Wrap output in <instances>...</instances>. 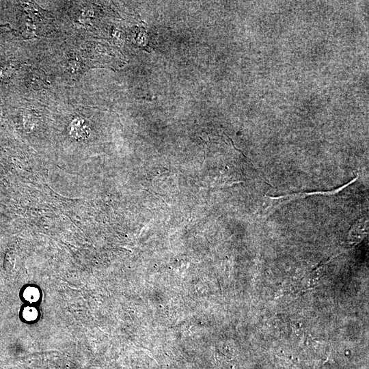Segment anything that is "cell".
<instances>
[{"mask_svg":"<svg viewBox=\"0 0 369 369\" xmlns=\"http://www.w3.org/2000/svg\"><path fill=\"white\" fill-rule=\"evenodd\" d=\"M24 296L28 301H35L38 299L39 293L36 288H31L25 291Z\"/></svg>","mask_w":369,"mask_h":369,"instance_id":"1","label":"cell"},{"mask_svg":"<svg viewBox=\"0 0 369 369\" xmlns=\"http://www.w3.org/2000/svg\"><path fill=\"white\" fill-rule=\"evenodd\" d=\"M277 366L278 369H299L295 365L291 364L285 360L278 361Z\"/></svg>","mask_w":369,"mask_h":369,"instance_id":"3","label":"cell"},{"mask_svg":"<svg viewBox=\"0 0 369 369\" xmlns=\"http://www.w3.org/2000/svg\"><path fill=\"white\" fill-rule=\"evenodd\" d=\"M23 316L27 320H31L36 318L37 312L36 310L32 308H27L24 310Z\"/></svg>","mask_w":369,"mask_h":369,"instance_id":"2","label":"cell"},{"mask_svg":"<svg viewBox=\"0 0 369 369\" xmlns=\"http://www.w3.org/2000/svg\"><path fill=\"white\" fill-rule=\"evenodd\" d=\"M324 369H336V368L333 367L332 364L327 363L326 365H325Z\"/></svg>","mask_w":369,"mask_h":369,"instance_id":"4","label":"cell"}]
</instances>
